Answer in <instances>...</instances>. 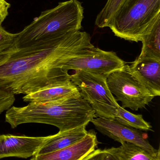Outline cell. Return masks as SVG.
Segmentation results:
<instances>
[{
    "instance_id": "obj_10",
    "label": "cell",
    "mask_w": 160,
    "mask_h": 160,
    "mask_svg": "<svg viewBox=\"0 0 160 160\" xmlns=\"http://www.w3.org/2000/svg\"><path fill=\"white\" fill-rule=\"evenodd\" d=\"M125 69L154 97L160 96V60L151 58L136 59Z\"/></svg>"
},
{
    "instance_id": "obj_5",
    "label": "cell",
    "mask_w": 160,
    "mask_h": 160,
    "mask_svg": "<svg viewBox=\"0 0 160 160\" xmlns=\"http://www.w3.org/2000/svg\"><path fill=\"white\" fill-rule=\"evenodd\" d=\"M67 76L78 88L82 98L92 107L96 118L115 120L119 104L109 89L107 76L82 70L68 72Z\"/></svg>"
},
{
    "instance_id": "obj_7",
    "label": "cell",
    "mask_w": 160,
    "mask_h": 160,
    "mask_svg": "<svg viewBox=\"0 0 160 160\" xmlns=\"http://www.w3.org/2000/svg\"><path fill=\"white\" fill-rule=\"evenodd\" d=\"M126 65L113 51H105L95 47L70 59L63 67L67 74L70 71L82 70L108 77L110 74L123 69Z\"/></svg>"
},
{
    "instance_id": "obj_4",
    "label": "cell",
    "mask_w": 160,
    "mask_h": 160,
    "mask_svg": "<svg viewBox=\"0 0 160 160\" xmlns=\"http://www.w3.org/2000/svg\"><path fill=\"white\" fill-rule=\"evenodd\" d=\"M160 18V0H127L108 27L122 39L138 42Z\"/></svg>"
},
{
    "instance_id": "obj_22",
    "label": "cell",
    "mask_w": 160,
    "mask_h": 160,
    "mask_svg": "<svg viewBox=\"0 0 160 160\" xmlns=\"http://www.w3.org/2000/svg\"><path fill=\"white\" fill-rule=\"evenodd\" d=\"M105 155L102 160H116V159L110 153L107 152L105 150Z\"/></svg>"
},
{
    "instance_id": "obj_20",
    "label": "cell",
    "mask_w": 160,
    "mask_h": 160,
    "mask_svg": "<svg viewBox=\"0 0 160 160\" xmlns=\"http://www.w3.org/2000/svg\"><path fill=\"white\" fill-rule=\"evenodd\" d=\"M10 4L6 0H0V25L8 15V9Z\"/></svg>"
},
{
    "instance_id": "obj_12",
    "label": "cell",
    "mask_w": 160,
    "mask_h": 160,
    "mask_svg": "<svg viewBox=\"0 0 160 160\" xmlns=\"http://www.w3.org/2000/svg\"><path fill=\"white\" fill-rule=\"evenodd\" d=\"M80 96L78 88L68 77L57 83L25 95L23 101L45 103Z\"/></svg>"
},
{
    "instance_id": "obj_15",
    "label": "cell",
    "mask_w": 160,
    "mask_h": 160,
    "mask_svg": "<svg viewBox=\"0 0 160 160\" xmlns=\"http://www.w3.org/2000/svg\"><path fill=\"white\" fill-rule=\"evenodd\" d=\"M141 41L142 43V51L136 59L151 58L160 60V18Z\"/></svg>"
},
{
    "instance_id": "obj_14",
    "label": "cell",
    "mask_w": 160,
    "mask_h": 160,
    "mask_svg": "<svg viewBox=\"0 0 160 160\" xmlns=\"http://www.w3.org/2000/svg\"><path fill=\"white\" fill-rule=\"evenodd\" d=\"M121 144L119 147L105 150L116 160H160L159 149L157 152H152L130 143Z\"/></svg>"
},
{
    "instance_id": "obj_17",
    "label": "cell",
    "mask_w": 160,
    "mask_h": 160,
    "mask_svg": "<svg viewBox=\"0 0 160 160\" xmlns=\"http://www.w3.org/2000/svg\"><path fill=\"white\" fill-rule=\"evenodd\" d=\"M127 0H107V2L96 18L95 23L99 28L108 27L117 12Z\"/></svg>"
},
{
    "instance_id": "obj_2",
    "label": "cell",
    "mask_w": 160,
    "mask_h": 160,
    "mask_svg": "<svg viewBox=\"0 0 160 160\" xmlns=\"http://www.w3.org/2000/svg\"><path fill=\"white\" fill-rule=\"evenodd\" d=\"M96 118L95 112L81 96L45 102H29L23 107L11 106L7 111L5 121L12 128L25 123H41L66 131L87 125Z\"/></svg>"
},
{
    "instance_id": "obj_18",
    "label": "cell",
    "mask_w": 160,
    "mask_h": 160,
    "mask_svg": "<svg viewBox=\"0 0 160 160\" xmlns=\"http://www.w3.org/2000/svg\"><path fill=\"white\" fill-rule=\"evenodd\" d=\"M17 36L18 33L8 32L0 25V53L14 47Z\"/></svg>"
},
{
    "instance_id": "obj_21",
    "label": "cell",
    "mask_w": 160,
    "mask_h": 160,
    "mask_svg": "<svg viewBox=\"0 0 160 160\" xmlns=\"http://www.w3.org/2000/svg\"><path fill=\"white\" fill-rule=\"evenodd\" d=\"M105 153V149H95L81 160H102Z\"/></svg>"
},
{
    "instance_id": "obj_13",
    "label": "cell",
    "mask_w": 160,
    "mask_h": 160,
    "mask_svg": "<svg viewBox=\"0 0 160 160\" xmlns=\"http://www.w3.org/2000/svg\"><path fill=\"white\" fill-rule=\"evenodd\" d=\"M87 125H84L66 131L59 132L54 135L47 136L34 156L49 154L73 145L82 140L87 134Z\"/></svg>"
},
{
    "instance_id": "obj_6",
    "label": "cell",
    "mask_w": 160,
    "mask_h": 160,
    "mask_svg": "<svg viewBox=\"0 0 160 160\" xmlns=\"http://www.w3.org/2000/svg\"><path fill=\"white\" fill-rule=\"evenodd\" d=\"M106 82L116 100L121 102L124 109L138 111L148 105L155 98L124 68L110 74Z\"/></svg>"
},
{
    "instance_id": "obj_11",
    "label": "cell",
    "mask_w": 160,
    "mask_h": 160,
    "mask_svg": "<svg viewBox=\"0 0 160 160\" xmlns=\"http://www.w3.org/2000/svg\"><path fill=\"white\" fill-rule=\"evenodd\" d=\"M98 144L96 133L91 130L82 140L71 146L49 154L34 156L30 160H81L95 150Z\"/></svg>"
},
{
    "instance_id": "obj_3",
    "label": "cell",
    "mask_w": 160,
    "mask_h": 160,
    "mask_svg": "<svg viewBox=\"0 0 160 160\" xmlns=\"http://www.w3.org/2000/svg\"><path fill=\"white\" fill-rule=\"evenodd\" d=\"M84 8L78 0L59 2L41 12L22 31L18 33L14 48H34L48 45L71 32L80 31Z\"/></svg>"
},
{
    "instance_id": "obj_19",
    "label": "cell",
    "mask_w": 160,
    "mask_h": 160,
    "mask_svg": "<svg viewBox=\"0 0 160 160\" xmlns=\"http://www.w3.org/2000/svg\"><path fill=\"white\" fill-rule=\"evenodd\" d=\"M15 100V95L0 89V114L9 109Z\"/></svg>"
},
{
    "instance_id": "obj_9",
    "label": "cell",
    "mask_w": 160,
    "mask_h": 160,
    "mask_svg": "<svg viewBox=\"0 0 160 160\" xmlns=\"http://www.w3.org/2000/svg\"><path fill=\"white\" fill-rule=\"evenodd\" d=\"M46 137L0 135V159L9 157L28 158L37 152Z\"/></svg>"
},
{
    "instance_id": "obj_1",
    "label": "cell",
    "mask_w": 160,
    "mask_h": 160,
    "mask_svg": "<svg viewBox=\"0 0 160 160\" xmlns=\"http://www.w3.org/2000/svg\"><path fill=\"white\" fill-rule=\"evenodd\" d=\"M88 33L71 32L55 42L34 48H11L0 53V89L28 95L67 78L63 67L94 47Z\"/></svg>"
},
{
    "instance_id": "obj_8",
    "label": "cell",
    "mask_w": 160,
    "mask_h": 160,
    "mask_svg": "<svg viewBox=\"0 0 160 160\" xmlns=\"http://www.w3.org/2000/svg\"><path fill=\"white\" fill-rule=\"evenodd\" d=\"M102 134L121 144L127 142L136 145L148 151L156 152L147 140V135L139 130L125 126L116 120L96 118L91 121Z\"/></svg>"
},
{
    "instance_id": "obj_16",
    "label": "cell",
    "mask_w": 160,
    "mask_h": 160,
    "mask_svg": "<svg viewBox=\"0 0 160 160\" xmlns=\"http://www.w3.org/2000/svg\"><path fill=\"white\" fill-rule=\"evenodd\" d=\"M115 120L121 124L139 130L152 131L150 123L147 122L141 114H135L122 108L118 104L115 114Z\"/></svg>"
}]
</instances>
